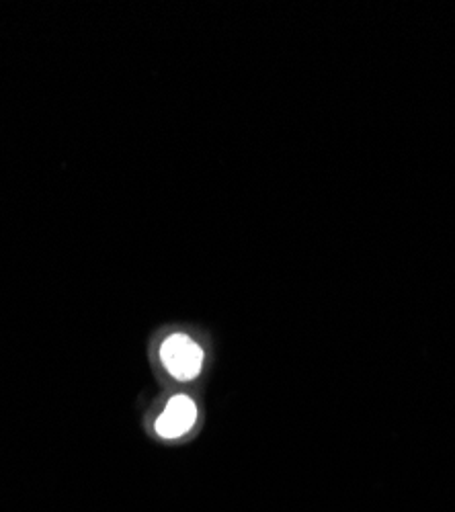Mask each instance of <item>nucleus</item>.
I'll return each instance as SVG.
<instances>
[{
    "label": "nucleus",
    "mask_w": 455,
    "mask_h": 512,
    "mask_svg": "<svg viewBox=\"0 0 455 512\" xmlns=\"http://www.w3.org/2000/svg\"><path fill=\"white\" fill-rule=\"evenodd\" d=\"M160 359L179 381H191L201 373L203 351L187 334H171L160 347Z\"/></svg>",
    "instance_id": "obj_1"
},
{
    "label": "nucleus",
    "mask_w": 455,
    "mask_h": 512,
    "mask_svg": "<svg viewBox=\"0 0 455 512\" xmlns=\"http://www.w3.org/2000/svg\"><path fill=\"white\" fill-rule=\"evenodd\" d=\"M197 406L189 396H175L156 420V433L162 439H179L193 429Z\"/></svg>",
    "instance_id": "obj_2"
}]
</instances>
